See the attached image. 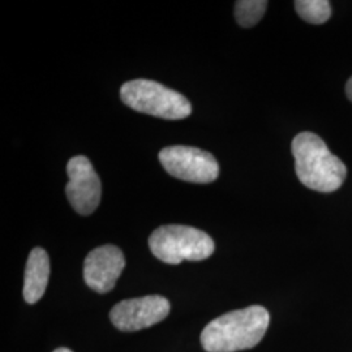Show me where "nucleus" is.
I'll list each match as a JSON object with an SVG mask.
<instances>
[{
  "mask_svg": "<svg viewBox=\"0 0 352 352\" xmlns=\"http://www.w3.org/2000/svg\"><path fill=\"white\" fill-rule=\"evenodd\" d=\"M126 266L123 252L107 244L89 253L84 263V279L89 289L106 294L115 287Z\"/></svg>",
  "mask_w": 352,
  "mask_h": 352,
  "instance_id": "nucleus-8",
  "label": "nucleus"
},
{
  "mask_svg": "<svg viewBox=\"0 0 352 352\" xmlns=\"http://www.w3.org/2000/svg\"><path fill=\"white\" fill-rule=\"evenodd\" d=\"M295 10L304 21L314 25L325 24L331 16V6L327 0H298Z\"/></svg>",
  "mask_w": 352,
  "mask_h": 352,
  "instance_id": "nucleus-10",
  "label": "nucleus"
},
{
  "mask_svg": "<svg viewBox=\"0 0 352 352\" xmlns=\"http://www.w3.org/2000/svg\"><path fill=\"white\" fill-rule=\"evenodd\" d=\"M170 309L171 305L166 298L149 295L118 302L110 312V318L122 331H138L164 321Z\"/></svg>",
  "mask_w": 352,
  "mask_h": 352,
  "instance_id": "nucleus-7",
  "label": "nucleus"
},
{
  "mask_svg": "<svg viewBox=\"0 0 352 352\" xmlns=\"http://www.w3.org/2000/svg\"><path fill=\"white\" fill-rule=\"evenodd\" d=\"M120 98L124 104L138 113L166 120L186 119L192 113V104L183 94L145 78L123 84Z\"/></svg>",
  "mask_w": 352,
  "mask_h": 352,
  "instance_id": "nucleus-3",
  "label": "nucleus"
},
{
  "mask_svg": "<svg viewBox=\"0 0 352 352\" xmlns=\"http://www.w3.org/2000/svg\"><path fill=\"white\" fill-rule=\"evenodd\" d=\"M50 277V258L43 248L30 252L24 278V299L29 304L39 302L47 289Z\"/></svg>",
  "mask_w": 352,
  "mask_h": 352,
  "instance_id": "nucleus-9",
  "label": "nucleus"
},
{
  "mask_svg": "<svg viewBox=\"0 0 352 352\" xmlns=\"http://www.w3.org/2000/svg\"><path fill=\"white\" fill-rule=\"evenodd\" d=\"M68 184L65 195L76 213L90 215L101 202L102 186L100 176L91 162L84 155H77L67 164Z\"/></svg>",
  "mask_w": 352,
  "mask_h": 352,
  "instance_id": "nucleus-6",
  "label": "nucleus"
},
{
  "mask_svg": "<svg viewBox=\"0 0 352 352\" xmlns=\"http://www.w3.org/2000/svg\"><path fill=\"white\" fill-rule=\"evenodd\" d=\"M149 248L158 260L170 265L184 260L202 261L215 251L213 239L206 232L183 225L158 227L149 238Z\"/></svg>",
  "mask_w": 352,
  "mask_h": 352,
  "instance_id": "nucleus-4",
  "label": "nucleus"
},
{
  "mask_svg": "<svg viewBox=\"0 0 352 352\" xmlns=\"http://www.w3.org/2000/svg\"><path fill=\"white\" fill-rule=\"evenodd\" d=\"M298 179L307 188L321 193L340 189L347 175V168L336 157L325 141L312 132L299 133L291 145Z\"/></svg>",
  "mask_w": 352,
  "mask_h": 352,
  "instance_id": "nucleus-2",
  "label": "nucleus"
},
{
  "mask_svg": "<svg viewBox=\"0 0 352 352\" xmlns=\"http://www.w3.org/2000/svg\"><path fill=\"white\" fill-rule=\"evenodd\" d=\"M160 161L170 175L188 183L209 184L219 175L214 155L199 148L168 146L160 151Z\"/></svg>",
  "mask_w": 352,
  "mask_h": 352,
  "instance_id": "nucleus-5",
  "label": "nucleus"
},
{
  "mask_svg": "<svg viewBox=\"0 0 352 352\" xmlns=\"http://www.w3.org/2000/svg\"><path fill=\"white\" fill-rule=\"evenodd\" d=\"M346 94L349 97V100L352 102V77L347 81V85H346Z\"/></svg>",
  "mask_w": 352,
  "mask_h": 352,
  "instance_id": "nucleus-12",
  "label": "nucleus"
},
{
  "mask_svg": "<svg viewBox=\"0 0 352 352\" xmlns=\"http://www.w3.org/2000/svg\"><path fill=\"white\" fill-rule=\"evenodd\" d=\"M270 324L261 305H252L217 317L204 327L201 344L208 352H236L257 346Z\"/></svg>",
  "mask_w": 352,
  "mask_h": 352,
  "instance_id": "nucleus-1",
  "label": "nucleus"
},
{
  "mask_svg": "<svg viewBox=\"0 0 352 352\" xmlns=\"http://www.w3.org/2000/svg\"><path fill=\"white\" fill-rule=\"evenodd\" d=\"M54 352H72L71 350H68V349H64V347H60V349H56Z\"/></svg>",
  "mask_w": 352,
  "mask_h": 352,
  "instance_id": "nucleus-13",
  "label": "nucleus"
},
{
  "mask_svg": "<svg viewBox=\"0 0 352 352\" xmlns=\"http://www.w3.org/2000/svg\"><path fill=\"white\" fill-rule=\"evenodd\" d=\"M266 8L265 0H239L235 3V19L240 26L252 28L263 19Z\"/></svg>",
  "mask_w": 352,
  "mask_h": 352,
  "instance_id": "nucleus-11",
  "label": "nucleus"
}]
</instances>
